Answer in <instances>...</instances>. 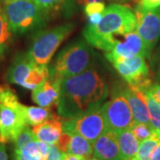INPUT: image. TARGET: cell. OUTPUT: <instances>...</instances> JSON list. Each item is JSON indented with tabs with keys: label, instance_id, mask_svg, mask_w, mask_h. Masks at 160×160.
<instances>
[{
	"label": "cell",
	"instance_id": "33",
	"mask_svg": "<svg viewBox=\"0 0 160 160\" xmlns=\"http://www.w3.org/2000/svg\"><path fill=\"white\" fill-rule=\"evenodd\" d=\"M0 160H8L5 143L0 142Z\"/></svg>",
	"mask_w": 160,
	"mask_h": 160
},
{
	"label": "cell",
	"instance_id": "2",
	"mask_svg": "<svg viewBox=\"0 0 160 160\" xmlns=\"http://www.w3.org/2000/svg\"><path fill=\"white\" fill-rule=\"evenodd\" d=\"M137 29V19L130 7L119 4L109 6L96 25L87 24L83 36L92 46L105 52H109L118 38Z\"/></svg>",
	"mask_w": 160,
	"mask_h": 160
},
{
	"label": "cell",
	"instance_id": "10",
	"mask_svg": "<svg viewBox=\"0 0 160 160\" xmlns=\"http://www.w3.org/2000/svg\"><path fill=\"white\" fill-rule=\"evenodd\" d=\"M112 65L132 89L144 91L149 89L152 84L144 56L137 55L121 59L116 61Z\"/></svg>",
	"mask_w": 160,
	"mask_h": 160
},
{
	"label": "cell",
	"instance_id": "11",
	"mask_svg": "<svg viewBox=\"0 0 160 160\" xmlns=\"http://www.w3.org/2000/svg\"><path fill=\"white\" fill-rule=\"evenodd\" d=\"M136 31L145 43L149 53L160 38V6L151 10H142L136 7Z\"/></svg>",
	"mask_w": 160,
	"mask_h": 160
},
{
	"label": "cell",
	"instance_id": "16",
	"mask_svg": "<svg viewBox=\"0 0 160 160\" xmlns=\"http://www.w3.org/2000/svg\"><path fill=\"white\" fill-rule=\"evenodd\" d=\"M122 92L130 107L134 122L150 124V117L144 92L132 89L130 86L125 88Z\"/></svg>",
	"mask_w": 160,
	"mask_h": 160
},
{
	"label": "cell",
	"instance_id": "32",
	"mask_svg": "<svg viewBox=\"0 0 160 160\" xmlns=\"http://www.w3.org/2000/svg\"><path fill=\"white\" fill-rule=\"evenodd\" d=\"M103 12L101 13H95V14H92L91 16H89V23L88 24H91V25H96L98 23L101 22L102 18Z\"/></svg>",
	"mask_w": 160,
	"mask_h": 160
},
{
	"label": "cell",
	"instance_id": "14",
	"mask_svg": "<svg viewBox=\"0 0 160 160\" xmlns=\"http://www.w3.org/2000/svg\"><path fill=\"white\" fill-rule=\"evenodd\" d=\"M58 148L64 153L78 155L90 158L93 152L92 143L78 133L63 131L58 141Z\"/></svg>",
	"mask_w": 160,
	"mask_h": 160
},
{
	"label": "cell",
	"instance_id": "38",
	"mask_svg": "<svg viewBox=\"0 0 160 160\" xmlns=\"http://www.w3.org/2000/svg\"><path fill=\"white\" fill-rule=\"evenodd\" d=\"M88 160H100V159H98V158H90Z\"/></svg>",
	"mask_w": 160,
	"mask_h": 160
},
{
	"label": "cell",
	"instance_id": "22",
	"mask_svg": "<svg viewBox=\"0 0 160 160\" xmlns=\"http://www.w3.org/2000/svg\"><path fill=\"white\" fill-rule=\"evenodd\" d=\"M12 32L9 29L8 22L3 7L0 6V57L3 56L9 46Z\"/></svg>",
	"mask_w": 160,
	"mask_h": 160
},
{
	"label": "cell",
	"instance_id": "7",
	"mask_svg": "<svg viewBox=\"0 0 160 160\" xmlns=\"http://www.w3.org/2000/svg\"><path fill=\"white\" fill-rule=\"evenodd\" d=\"M73 29L74 25L69 23L37 32L28 52L39 65H47L58 47Z\"/></svg>",
	"mask_w": 160,
	"mask_h": 160
},
{
	"label": "cell",
	"instance_id": "30",
	"mask_svg": "<svg viewBox=\"0 0 160 160\" xmlns=\"http://www.w3.org/2000/svg\"><path fill=\"white\" fill-rule=\"evenodd\" d=\"M148 91L151 94V96L160 104V84H158V83L151 84V86L149 87Z\"/></svg>",
	"mask_w": 160,
	"mask_h": 160
},
{
	"label": "cell",
	"instance_id": "20",
	"mask_svg": "<svg viewBox=\"0 0 160 160\" xmlns=\"http://www.w3.org/2000/svg\"><path fill=\"white\" fill-rule=\"evenodd\" d=\"M24 116L28 126H37L45 122L51 118L52 114L51 108L34 107V106H25L23 105Z\"/></svg>",
	"mask_w": 160,
	"mask_h": 160
},
{
	"label": "cell",
	"instance_id": "36",
	"mask_svg": "<svg viewBox=\"0 0 160 160\" xmlns=\"http://www.w3.org/2000/svg\"><path fill=\"white\" fill-rule=\"evenodd\" d=\"M15 0H1V2L5 5V4H7V3H11V2H13Z\"/></svg>",
	"mask_w": 160,
	"mask_h": 160
},
{
	"label": "cell",
	"instance_id": "39",
	"mask_svg": "<svg viewBox=\"0 0 160 160\" xmlns=\"http://www.w3.org/2000/svg\"><path fill=\"white\" fill-rule=\"evenodd\" d=\"M159 52H160V47H159Z\"/></svg>",
	"mask_w": 160,
	"mask_h": 160
},
{
	"label": "cell",
	"instance_id": "18",
	"mask_svg": "<svg viewBox=\"0 0 160 160\" xmlns=\"http://www.w3.org/2000/svg\"><path fill=\"white\" fill-rule=\"evenodd\" d=\"M116 136L119 147L120 160H130L137 153L140 142L131 129L117 132Z\"/></svg>",
	"mask_w": 160,
	"mask_h": 160
},
{
	"label": "cell",
	"instance_id": "25",
	"mask_svg": "<svg viewBox=\"0 0 160 160\" xmlns=\"http://www.w3.org/2000/svg\"><path fill=\"white\" fill-rule=\"evenodd\" d=\"M38 140L33 131L29 128V126H26L22 128V130L19 132L17 137L13 141L14 143V149H22L27 144L31 142H34Z\"/></svg>",
	"mask_w": 160,
	"mask_h": 160
},
{
	"label": "cell",
	"instance_id": "19",
	"mask_svg": "<svg viewBox=\"0 0 160 160\" xmlns=\"http://www.w3.org/2000/svg\"><path fill=\"white\" fill-rule=\"evenodd\" d=\"M160 144V131L155 130L148 139L141 142L136 155L130 160H151L155 150Z\"/></svg>",
	"mask_w": 160,
	"mask_h": 160
},
{
	"label": "cell",
	"instance_id": "3",
	"mask_svg": "<svg viewBox=\"0 0 160 160\" xmlns=\"http://www.w3.org/2000/svg\"><path fill=\"white\" fill-rule=\"evenodd\" d=\"M94 52L86 39H78L69 44L59 52L54 66L49 69L50 76L66 78L92 67Z\"/></svg>",
	"mask_w": 160,
	"mask_h": 160
},
{
	"label": "cell",
	"instance_id": "4",
	"mask_svg": "<svg viewBox=\"0 0 160 160\" xmlns=\"http://www.w3.org/2000/svg\"><path fill=\"white\" fill-rule=\"evenodd\" d=\"M12 34H25L44 26L48 12L41 9L35 0H15L3 6Z\"/></svg>",
	"mask_w": 160,
	"mask_h": 160
},
{
	"label": "cell",
	"instance_id": "12",
	"mask_svg": "<svg viewBox=\"0 0 160 160\" xmlns=\"http://www.w3.org/2000/svg\"><path fill=\"white\" fill-rule=\"evenodd\" d=\"M137 55L149 57L150 53L136 30L119 37L113 48L108 52H105V57L111 63L121 59Z\"/></svg>",
	"mask_w": 160,
	"mask_h": 160
},
{
	"label": "cell",
	"instance_id": "6",
	"mask_svg": "<svg viewBox=\"0 0 160 160\" xmlns=\"http://www.w3.org/2000/svg\"><path fill=\"white\" fill-rule=\"evenodd\" d=\"M49 76L47 65L36 62L29 52H21L13 59L7 71L6 79L9 83L32 90Z\"/></svg>",
	"mask_w": 160,
	"mask_h": 160
},
{
	"label": "cell",
	"instance_id": "21",
	"mask_svg": "<svg viewBox=\"0 0 160 160\" xmlns=\"http://www.w3.org/2000/svg\"><path fill=\"white\" fill-rule=\"evenodd\" d=\"M36 141L29 142L22 149H14L13 160H45L38 149Z\"/></svg>",
	"mask_w": 160,
	"mask_h": 160
},
{
	"label": "cell",
	"instance_id": "13",
	"mask_svg": "<svg viewBox=\"0 0 160 160\" xmlns=\"http://www.w3.org/2000/svg\"><path fill=\"white\" fill-rule=\"evenodd\" d=\"M62 78L55 76H49L32 89V100L40 107L52 108L57 106L61 96Z\"/></svg>",
	"mask_w": 160,
	"mask_h": 160
},
{
	"label": "cell",
	"instance_id": "24",
	"mask_svg": "<svg viewBox=\"0 0 160 160\" xmlns=\"http://www.w3.org/2000/svg\"><path fill=\"white\" fill-rule=\"evenodd\" d=\"M155 130L156 129L150 124L136 123V122H134V124L131 127V131L140 142L150 137L153 134Z\"/></svg>",
	"mask_w": 160,
	"mask_h": 160
},
{
	"label": "cell",
	"instance_id": "17",
	"mask_svg": "<svg viewBox=\"0 0 160 160\" xmlns=\"http://www.w3.org/2000/svg\"><path fill=\"white\" fill-rule=\"evenodd\" d=\"M62 123V118L52 115L49 119L33 126L32 131L40 142L50 145L57 144L63 132Z\"/></svg>",
	"mask_w": 160,
	"mask_h": 160
},
{
	"label": "cell",
	"instance_id": "35",
	"mask_svg": "<svg viewBox=\"0 0 160 160\" xmlns=\"http://www.w3.org/2000/svg\"><path fill=\"white\" fill-rule=\"evenodd\" d=\"M78 2L81 5H87V4L94 3V2H102V0H78Z\"/></svg>",
	"mask_w": 160,
	"mask_h": 160
},
{
	"label": "cell",
	"instance_id": "23",
	"mask_svg": "<svg viewBox=\"0 0 160 160\" xmlns=\"http://www.w3.org/2000/svg\"><path fill=\"white\" fill-rule=\"evenodd\" d=\"M144 96L148 105L149 117H150V125L155 129L160 131V104L154 98L151 96L148 89L144 90Z\"/></svg>",
	"mask_w": 160,
	"mask_h": 160
},
{
	"label": "cell",
	"instance_id": "9",
	"mask_svg": "<svg viewBox=\"0 0 160 160\" xmlns=\"http://www.w3.org/2000/svg\"><path fill=\"white\" fill-rule=\"evenodd\" d=\"M101 107L69 119H64L63 131L78 133L93 144L106 129Z\"/></svg>",
	"mask_w": 160,
	"mask_h": 160
},
{
	"label": "cell",
	"instance_id": "1",
	"mask_svg": "<svg viewBox=\"0 0 160 160\" xmlns=\"http://www.w3.org/2000/svg\"><path fill=\"white\" fill-rule=\"evenodd\" d=\"M109 94V87L102 75L93 67L79 74L63 78L58 113L69 119L102 105Z\"/></svg>",
	"mask_w": 160,
	"mask_h": 160
},
{
	"label": "cell",
	"instance_id": "34",
	"mask_svg": "<svg viewBox=\"0 0 160 160\" xmlns=\"http://www.w3.org/2000/svg\"><path fill=\"white\" fill-rule=\"evenodd\" d=\"M151 160H160V144L158 145V147L157 148V149L155 150Z\"/></svg>",
	"mask_w": 160,
	"mask_h": 160
},
{
	"label": "cell",
	"instance_id": "29",
	"mask_svg": "<svg viewBox=\"0 0 160 160\" xmlns=\"http://www.w3.org/2000/svg\"><path fill=\"white\" fill-rule=\"evenodd\" d=\"M160 6V0H141L138 5V8L142 10H151Z\"/></svg>",
	"mask_w": 160,
	"mask_h": 160
},
{
	"label": "cell",
	"instance_id": "28",
	"mask_svg": "<svg viewBox=\"0 0 160 160\" xmlns=\"http://www.w3.org/2000/svg\"><path fill=\"white\" fill-rule=\"evenodd\" d=\"M63 152L58 148L56 144H51L49 146V152L46 160H62Z\"/></svg>",
	"mask_w": 160,
	"mask_h": 160
},
{
	"label": "cell",
	"instance_id": "31",
	"mask_svg": "<svg viewBox=\"0 0 160 160\" xmlns=\"http://www.w3.org/2000/svg\"><path fill=\"white\" fill-rule=\"evenodd\" d=\"M88 158L78 156V155L69 154V153H64L62 155V160H88Z\"/></svg>",
	"mask_w": 160,
	"mask_h": 160
},
{
	"label": "cell",
	"instance_id": "26",
	"mask_svg": "<svg viewBox=\"0 0 160 160\" xmlns=\"http://www.w3.org/2000/svg\"><path fill=\"white\" fill-rule=\"evenodd\" d=\"M106 7L105 4L103 2H94V3H90L86 5L85 7V12L87 15V17L91 16L95 13H101L105 11Z\"/></svg>",
	"mask_w": 160,
	"mask_h": 160
},
{
	"label": "cell",
	"instance_id": "5",
	"mask_svg": "<svg viewBox=\"0 0 160 160\" xmlns=\"http://www.w3.org/2000/svg\"><path fill=\"white\" fill-rule=\"evenodd\" d=\"M26 126L23 104L8 86H0V142H13Z\"/></svg>",
	"mask_w": 160,
	"mask_h": 160
},
{
	"label": "cell",
	"instance_id": "37",
	"mask_svg": "<svg viewBox=\"0 0 160 160\" xmlns=\"http://www.w3.org/2000/svg\"><path fill=\"white\" fill-rule=\"evenodd\" d=\"M157 78L158 80V82L160 83V66L158 68V74H157Z\"/></svg>",
	"mask_w": 160,
	"mask_h": 160
},
{
	"label": "cell",
	"instance_id": "8",
	"mask_svg": "<svg viewBox=\"0 0 160 160\" xmlns=\"http://www.w3.org/2000/svg\"><path fill=\"white\" fill-rule=\"evenodd\" d=\"M106 130L117 132L131 129L134 124L130 107L122 90L114 92L111 99L101 107Z\"/></svg>",
	"mask_w": 160,
	"mask_h": 160
},
{
	"label": "cell",
	"instance_id": "27",
	"mask_svg": "<svg viewBox=\"0 0 160 160\" xmlns=\"http://www.w3.org/2000/svg\"><path fill=\"white\" fill-rule=\"evenodd\" d=\"M35 1L41 9L49 12L50 10L55 8L62 0H35Z\"/></svg>",
	"mask_w": 160,
	"mask_h": 160
},
{
	"label": "cell",
	"instance_id": "15",
	"mask_svg": "<svg viewBox=\"0 0 160 160\" xmlns=\"http://www.w3.org/2000/svg\"><path fill=\"white\" fill-rule=\"evenodd\" d=\"M94 158L100 160H120L119 147L116 132L109 130L103 132L92 144Z\"/></svg>",
	"mask_w": 160,
	"mask_h": 160
}]
</instances>
